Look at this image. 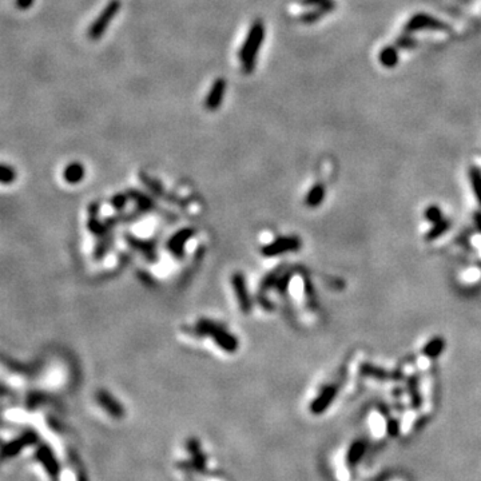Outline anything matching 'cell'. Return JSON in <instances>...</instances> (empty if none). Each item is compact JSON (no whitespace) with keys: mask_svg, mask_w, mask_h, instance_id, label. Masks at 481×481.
Returning a JSON list of instances; mask_svg holds the SVG:
<instances>
[{"mask_svg":"<svg viewBox=\"0 0 481 481\" xmlns=\"http://www.w3.org/2000/svg\"><path fill=\"white\" fill-rule=\"evenodd\" d=\"M263 38H265V26L261 20H256L250 27L247 38L239 51V60H241L245 74H251L256 68V60L258 51L262 45Z\"/></svg>","mask_w":481,"mask_h":481,"instance_id":"cell-1","label":"cell"},{"mask_svg":"<svg viewBox=\"0 0 481 481\" xmlns=\"http://www.w3.org/2000/svg\"><path fill=\"white\" fill-rule=\"evenodd\" d=\"M119 10H121V0H110L107 6L101 12V15L97 17V20L91 25L90 30H88V36L93 40L101 39L106 31V28L110 26L111 20L114 19L115 15L118 14Z\"/></svg>","mask_w":481,"mask_h":481,"instance_id":"cell-2","label":"cell"},{"mask_svg":"<svg viewBox=\"0 0 481 481\" xmlns=\"http://www.w3.org/2000/svg\"><path fill=\"white\" fill-rule=\"evenodd\" d=\"M198 328L203 334H210V336L214 337L217 343L221 346L222 349H226L228 352H233L234 349H237V339L233 336H230L228 333H226V330H223L219 326L214 325L211 322L203 321L199 322Z\"/></svg>","mask_w":481,"mask_h":481,"instance_id":"cell-3","label":"cell"},{"mask_svg":"<svg viewBox=\"0 0 481 481\" xmlns=\"http://www.w3.org/2000/svg\"><path fill=\"white\" fill-rule=\"evenodd\" d=\"M406 31L413 32L419 31V30H445L447 26L444 25L443 21L436 19V17L430 16L426 14H417L408 21V25L405 26Z\"/></svg>","mask_w":481,"mask_h":481,"instance_id":"cell-4","label":"cell"},{"mask_svg":"<svg viewBox=\"0 0 481 481\" xmlns=\"http://www.w3.org/2000/svg\"><path fill=\"white\" fill-rule=\"evenodd\" d=\"M226 91V80L223 78H218L214 80V83L211 86L210 91L208 94V98L204 101V107L209 111H217L219 108L223 99Z\"/></svg>","mask_w":481,"mask_h":481,"instance_id":"cell-5","label":"cell"},{"mask_svg":"<svg viewBox=\"0 0 481 481\" xmlns=\"http://www.w3.org/2000/svg\"><path fill=\"white\" fill-rule=\"evenodd\" d=\"M298 242L297 238H280L277 241H274L273 243L267 245L266 247H263L262 253L265 256L273 257L277 254L286 253V251H291V250L298 249Z\"/></svg>","mask_w":481,"mask_h":481,"instance_id":"cell-6","label":"cell"},{"mask_svg":"<svg viewBox=\"0 0 481 481\" xmlns=\"http://www.w3.org/2000/svg\"><path fill=\"white\" fill-rule=\"evenodd\" d=\"M233 285H234V290L237 293V297H238V302L241 305V308L243 309V312H249L250 310V300H249V294H247V291H246V286H245V281H243V277L241 274H236L234 277H233Z\"/></svg>","mask_w":481,"mask_h":481,"instance_id":"cell-7","label":"cell"},{"mask_svg":"<svg viewBox=\"0 0 481 481\" xmlns=\"http://www.w3.org/2000/svg\"><path fill=\"white\" fill-rule=\"evenodd\" d=\"M337 389L333 388V386H329V388L324 389L321 395H319L318 398H315L314 401L312 404V412L313 413H321L324 412L328 406H329L330 402L334 400V396H336Z\"/></svg>","mask_w":481,"mask_h":481,"instance_id":"cell-8","label":"cell"},{"mask_svg":"<svg viewBox=\"0 0 481 481\" xmlns=\"http://www.w3.org/2000/svg\"><path fill=\"white\" fill-rule=\"evenodd\" d=\"M64 179L68 184H78L79 180L83 179L84 177V169L80 163H71L64 170Z\"/></svg>","mask_w":481,"mask_h":481,"instance_id":"cell-9","label":"cell"},{"mask_svg":"<svg viewBox=\"0 0 481 481\" xmlns=\"http://www.w3.org/2000/svg\"><path fill=\"white\" fill-rule=\"evenodd\" d=\"M98 400H99V402H101L104 408L107 409L111 415H114V416L123 415V410H122L121 405H119L118 402L115 401L114 398L111 397V395H108V393H106V392H101L99 396H98Z\"/></svg>","mask_w":481,"mask_h":481,"instance_id":"cell-10","label":"cell"},{"mask_svg":"<svg viewBox=\"0 0 481 481\" xmlns=\"http://www.w3.org/2000/svg\"><path fill=\"white\" fill-rule=\"evenodd\" d=\"M34 434H31V433H30V434H27V436H23V437H20V439L19 440H16V441H14V443H10L7 445V447L4 448V453H3V456L6 457V456H8V454H10V456H12V454H15L17 452V450H20V448H23L25 447V445H27V444H31V443H34L35 441V439H34Z\"/></svg>","mask_w":481,"mask_h":481,"instance_id":"cell-11","label":"cell"},{"mask_svg":"<svg viewBox=\"0 0 481 481\" xmlns=\"http://www.w3.org/2000/svg\"><path fill=\"white\" fill-rule=\"evenodd\" d=\"M365 449H367V445L363 441H356V443L352 444V447H350L349 452H348V463L350 465H356L358 461L361 460V457L363 456L365 453Z\"/></svg>","mask_w":481,"mask_h":481,"instance_id":"cell-12","label":"cell"},{"mask_svg":"<svg viewBox=\"0 0 481 481\" xmlns=\"http://www.w3.org/2000/svg\"><path fill=\"white\" fill-rule=\"evenodd\" d=\"M398 55L396 49L393 47H386L381 51L380 54V62L384 67H393L397 64Z\"/></svg>","mask_w":481,"mask_h":481,"instance_id":"cell-13","label":"cell"},{"mask_svg":"<svg viewBox=\"0 0 481 481\" xmlns=\"http://www.w3.org/2000/svg\"><path fill=\"white\" fill-rule=\"evenodd\" d=\"M330 10H333V8L318 7L315 11H310V12H308V14L302 15L301 21H302V23H314V21L318 20L319 17L324 16L326 12H329Z\"/></svg>","mask_w":481,"mask_h":481,"instance_id":"cell-14","label":"cell"},{"mask_svg":"<svg viewBox=\"0 0 481 481\" xmlns=\"http://www.w3.org/2000/svg\"><path fill=\"white\" fill-rule=\"evenodd\" d=\"M322 198H324V187L317 185V186L313 187L312 191L309 193L306 203L310 204V206H315V204H318L319 202L322 201Z\"/></svg>","mask_w":481,"mask_h":481,"instance_id":"cell-15","label":"cell"},{"mask_svg":"<svg viewBox=\"0 0 481 481\" xmlns=\"http://www.w3.org/2000/svg\"><path fill=\"white\" fill-rule=\"evenodd\" d=\"M471 179H472V185H473L474 193H476V197H477L478 202L481 203V173L478 170L472 169L471 170Z\"/></svg>","mask_w":481,"mask_h":481,"instance_id":"cell-16","label":"cell"},{"mask_svg":"<svg viewBox=\"0 0 481 481\" xmlns=\"http://www.w3.org/2000/svg\"><path fill=\"white\" fill-rule=\"evenodd\" d=\"M443 345L444 343L441 339H434V341H432V342L425 348V354L430 357L437 356V354H440L441 349H443Z\"/></svg>","mask_w":481,"mask_h":481,"instance_id":"cell-17","label":"cell"},{"mask_svg":"<svg viewBox=\"0 0 481 481\" xmlns=\"http://www.w3.org/2000/svg\"><path fill=\"white\" fill-rule=\"evenodd\" d=\"M16 177V173H15V170L12 167L7 166V165H3L2 166V175H0V179L3 184H10L12 180L15 179Z\"/></svg>","mask_w":481,"mask_h":481,"instance_id":"cell-18","label":"cell"},{"mask_svg":"<svg viewBox=\"0 0 481 481\" xmlns=\"http://www.w3.org/2000/svg\"><path fill=\"white\" fill-rule=\"evenodd\" d=\"M302 6H315V7H334L333 0H301Z\"/></svg>","mask_w":481,"mask_h":481,"instance_id":"cell-19","label":"cell"},{"mask_svg":"<svg viewBox=\"0 0 481 481\" xmlns=\"http://www.w3.org/2000/svg\"><path fill=\"white\" fill-rule=\"evenodd\" d=\"M187 238H189V236H187V234H185V233H179V234H178V236L175 237V238H174L171 242H170V247L173 246L174 250H175V247H182L180 245H184V242L186 241Z\"/></svg>","mask_w":481,"mask_h":481,"instance_id":"cell-20","label":"cell"},{"mask_svg":"<svg viewBox=\"0 0 481 481\" xmlns=\"http://www.w3.org/2000/svg\"><path fill=\"white\" fill-rule=\"evenodd\" d=\"M34 2L35 0H15V6H16V8H19V10L25 11L31 7L32 4H34Z\"/></svg>","mask_w":481,"mask_h":481,"instance_id":"cell-21","label":"cell"},{"mask_svg":"<svg viewBox=\"0 0 481 481\" xmlns=\"http://www.w3.org/2000/svg\"><path fill=\"white\" fill-rule=\"evenodd\" d=\"M429 213H430V214H432V215H429V218H430V219H437V217H439V215H437V213H439V211H437L436 209H432V210H430Z\"/></svg>","mask_w":481,"mask_h":481,"instance_id":"cell-22","label":"cell"}]
</instances>
